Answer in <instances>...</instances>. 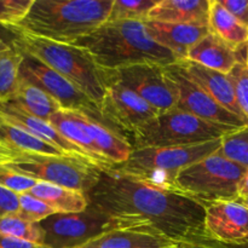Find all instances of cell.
Here are the masks:
<instances>
[{"label":"cell","instance_id":"obj_5","mask_svg":"<svg viewBox=\"0 0 248 248\" xmlns=\"http://www.w3.org/2000/svg\"><path fill=\"white\" fill-rule=\"evenodd\" d=\"M220 143L222 138L191 147L132 149L125 162L113 165L110 170L155 188L176 191V178L179 172L217 152Z\"/></svg>","mask_w":248,"mask_h":248},{"label":"cell","instance_id":"obj_35","mask_svg":"<svg viewBox=\"0 0 248 248\" xmlns=\"http://www.w3.org/2000/svg\"><path fill=\"white\" fill-rule=\"evenodd\" d=\"M22 33L23 31L18 27L0 24V53L17 48L16 44L22 36Z\"/></svg>","mask_w":248,"mask_h":248},{"label":"cell","instance_id":"obj_15","mask_svg":"<svg viewBox=\"0 0 248 248\" xmlns=\"http://www.w3.org/2000/svg\"><path fill=\"white\" fill-rule=\"evenodd\" d=\"M0 115L4 119L9 120L10 123L15 124L18 127L23 128L31 135L40 138L44 142L53 145L67 155H75V156L84 157L91 161L86 153L82 152L79 147L73 144L68 140H65L48 121L43 120L40 118H36L33 114L28 113L23 108L16 104L12 101L0 102ZM92 162V161H91ZM93 164V162H92ZM94 165V164H93Z\"/></svg>","mask_w":248,"mask_h":248},{"label":"cell","instance_id":"obj_37","mask_svg":"<svg viewBox=\"0 0 248 248\" xmlns=\"http://www.w3.org/2000/svg\"><path fill=\"white\" fill-rule=\"evenodd\" d=\"M230 14L248 26V0H218Z\"/></svg>","mask_w":248,"mask_h":248},{"label":"cell","instance_id":"obj_19","mask_svg":"<svg viewBox=\"0 0 248 248\" xmlns=\"http://www.w3.org/2000/svg\"><path fill=\"white\" fill-rule=\"evenodd\" d=\"M173 241L145 228H116L75 248H169Z\"/></svg>","mask_w":248,"mask_h":248},{"label":"cell","instance_id":"obj_14","mask_svg":"<svg viewBox=\"0 0 248 248\" xmlns=\"http://www.w3.org/2000/svg\"><path fill=\"white\" fill-rule=\"evenodd\" d=\"M205 206V225L218 244L248 245V207L240 200L218 201Z\"/></svg>","mask_w":248,"mask_h":248},{"label":"cell","instance_id":"obj_31","mask_svg":"<svg viewBox=\"0 0 248 248\" xmlns=\"http://www.w3.org/2000/svg\"><path fill=\"white\" fill-rule=\"evenodd\" d=\"M19 198V210L17 215L31 223H41L46 218L56 215L57 211L31 194H22Z\"/></svg>","mask_w":248,"mask_h":248},{"label":"cell","instance_id":"obj_12","mask_svg":"<svg viewBox=\"0 0 248 248\" xmlns=\"http://www.w3.org/2000/svg\"><path fill=\"white\" fill-rule=\"evenodd\" d=\"M165 69L176 92L177 102L174 108L218 125L229 126L232 128L248 126L246 121L219 106L212 97L198 86L186 75L178 62L167 65Z\"/></svg>","mask_w":248,"mask_h":248},{"label":"cell","instance_id":"obj_9","mask_svg":"<svg viewBox=\"0 0 248 248\" xmlns=\"http://www.w3.org/2000/svg\"><path fill=\"white\" fill-rule=\"evenodd\" d=\"M39 224L45 232V245L51 248H75L109 230L131 228L90 206L79 213H56Z\"/></svg>","mask_w":248,"mask_h":248},{"label":"cell","instance_id":"obj_21","mask_svg":"<svg viewBox=\"0 0 248 248\" xmlns=\"http://www.w3.org/2000/svg\"><path fill=\"white\" fill-rule=\"evenodd\" d=\"M186 60L193 61L224 74H229L239 62L236 48L230 46L212 31L203 36L189 50Z\"/></svg>","mask_w":248,"mask_h":248},{"label":"cell","instance_id":"obj_1","mask_svg":"<svg viewBox=\"0 0 248 248\" xmlns=\"http://www.w3.org/2000/svg\"><path fill=\"white\" fill-rule=\"evenodd\" d=\"M86 196L90 207L127 227L153 230L174 244L212 241L206 230L205 206L177 191L155 188L109 169L101 171Z\"/></svg>","mask_w":248,"mask_h":248},{"label":"cell","instance_id":"obj_16","mask_svg":"<svg viewBox=\"0 0 248 248\" xmlns=\"http://www.w3.org/2000/svg\"><path fill=\"white\" fill-rule=\"evenodd\" d=\"M178 63L186 73V75L208 96L212 97L219 106L232 111V114L241 118L248 124V120L245 118L239 106L234 84L230 80L229 75L206 68L189 60H181Z\"/></svg>","mask_w":248,"mask_h":248},{"label":"cell","instance_id":"obj_36","mask_svg":"<svg viewBox=\"0 0 248 248\" xmlns=\"http://www.w3.org/2000/svg\"><path fill=\"white\" fill-rule=\"evenodd\" d=\"M19 195L0 186V216L17 215L19 210Z\"/></svg>","mask_w":248,"mask_h":248},{"label":"cell","instance_id":"obj_38","mask_svg":"<svg viewBox=\"0 0 248 248\" xmlns=\"http://www.w3.org/2000/svg\"><path fill=\"white\" fill-rule=\"evenodd\" d=\"M0 248H51L46 245L35 244V242L26 241L17 237L6 236L0 234Z\"/></svg>","mask_w":248,"mask_h":248},{"label":"cell","instance_id":"obj_40","mask_svg":"<svg viewBox=\"0 0 248 248\" xmlns=\"http://www.w3.org/2000/svg\"><path fill=\"white\" fill-rule=\"evenodd\" d=\"M19 154L7 149L6 147L0 144V165L2 164H12L17 159Z\"/></svg>","mask_w":248,"mask_h":248},{"label":"cell","instance_id":"obj_25","mask_svg":"<svg viewBox=\"0 0 248 248\" xmlns=\"http://www.w3.org/2000/svg\"><path fill=\"white\" fill-rule=\"evenodd\" d=\"M208 28L236 50L248 43V26L232 16L218 0L210 1Z\"/></svg>","mask_w":248,"mask_h":248},{"label":"cell","instance_id":"obj_42","mask_svg":"<svg viewBox=\"0 0 248 248\" xmlns=\"http://www.w3.org/2000/svg\"><path fill=\"white\" fill-rule=\"evenodd\" d=\"M248 195V171L245 176V178L242 179L241 184H240V196L239 198H244V196Z\"/></svg>","mask_w":248,"mask_h":248},{"label":"cell","instance_id":"obj_32","mask_svg":"<svg viewBox=\"0 0 248 248\" xmlns=\"http://www.w3.org/2000/svg\"><path fill=\"white\" fill-rule=\"evenodd\" d=\"M36 183H38L36 179L21 173L9 164L0 165V186L1 188L14 191L17 195H22V194L29 193Z\"/></svg>","mask_w":248,"mask_h":248},{"label":"cell","instance_id":"obj_41","mask_svg":"<svg viewBox=\"0 0 248 248\" xmlns=\"http://www.w3.org/2000/svg\"><path fill=\"white\" fill-rule=\"evenodd\" d=\"M236 53L240 62L244 63V64L248 68V43L245 44V45L242 46V47H240L239 50H236Z\"/></svg>","mask_w":248,"mask_h":248},{"label":"cell","instance_id":"obj_22","mask_svg":"<svg viewBox=\"0 0 248 248\" xmlns=\"http://www.w3.org/2000/svg\"><path fill=\"white\" fill-rule=\"evenodd\" d=\"M48 123L65 138L69 142H72L73 144H75L77 147H79L82 152L86 153L87 156L91 159V161L96 165L98 169H101L102 171H106L113 167V164L110 161L106 159V157L102 155V153L99 152V149L97 148V145L94 144V142L92 140V138L90 137L89 133L81 127L79 123L77 120L72 118L67 111L60 110L57 113L53 114L50 119H48Z\"/></svg>","mask_w":248,"mask_h":248},{"label":"cell","instance_id":"obj_17","mask_svg":"<svg viewBox=\"0 0 248 248\" xmlns=\"http://www.w3.org/2000/svg\"><path fill=\"white\" fill-rule=\"evenodd\" d=\"M143 23L147 35L162 47L171 51L179 61L186 60L189 50L211 31L206 26L166 23L149 19Z\"/></svg>","mask_w":248,"mask_h":248},{"label":"cell","instance_id":"obj_4","mask_svg":"<svg viewBox=\"0 0 248 248\" xmlns=\"http://www.w3.org/2000/svg\"><path fill=\"white\" fill-rule=\"evenodd\" d=\"M16 47L22 53L33 56L56 70L84 92L101 110L108 84V69L99 67L89 51L77 45L55 43L24 31Z\"/></svg>","mask_w":248,"mask_h":248},{"label":"cell","instance_id":"obj_27","mask_svg":"<svg viewBox=\"0 0 248 248\" xmlns=\"http://www.w3.org/2000/svg\"><path fill=\"white\" fill-rule=\"evenodd\" d=\"M22 61L23 53L18 48L0 53V102L9 101L16 93Z\"/></svg>","mask_w":248,"mask_h":248},{"label":"cell","instance_id":"obj_18","mask_svg":"<svg viewBox=\"0 0 248 248\" xmlns=\"http://www.w3.org/2000/svg\"><path fill=\"white\" fill-rule=\"evenodd\" d=\"M67 111L74 120H77L81 125V127L92 138L102 155L111 164H123L130 157L132 147L126 137H124L118 131L106 126V124L89 114L81 113V111Z\"/></svg>","mask_w":248,"mask_h":248},{"label":"cell","instance_id":"obj_29","mask_svg":"<svg viewBox=\"0 0 248 248\" xmlns=\"http://www.w3.org/2000/svg\"><path fill=\"white\" fill-rule=\"evenodd\" d=\"M160 0H114L107 22L138 21L148 19L149 12Z\"/></svg>","mask_w":248,"mask_h":248},{"label":"cell","instance_id":"obj_30","mask_svg":"<svg viewBox=\"0 0 248 248\" xmlns=\"http://www.w3.org/2000/svg\"><path fill=\"white\" fill-rule=\"evenodd\" d=\"M217 152L230 161L248 169V126L227 133Z\"/></svg>","mask_w":248,"mask_h":248},{"label":"cell","instance_id":"obj_2","mask_svg":"<svg viewBox=\"0 0 248 248\" xmlns=\"http://www.w3.org/2000/svg\"><path fill=\"white\" fill-rule=\"evenodd\" d=\"M73 45L89 51L99 67L109 70L144 63L167 67L179 62L171 51L152 40L144 23L138 21L106 22Z\"/></svg>","mask_w":248,"mask_h":248},{"label":"cell","instance_id":"obj_8","mask_svg":"<svg viewBox=\"0 0 248 248\" xmlns=\"http://www.w3.org/2000/svg\"><path fill=\"white\" fill-rule=\"evenodd\" d=\"M10 166L38 182H47L87 194L101 176V169L75 155L19 154Z\"/></svg>","mask_w":248,"mask_h":248},{"label":"cell","instance_id":"obj_6","mask_svg":"<svg viewBox=\"0 0 248 248\" xmlns=\"http://www.w3.org/2000/svg\"><path fill=\"white\" fill-rule=\"evenodd\" d=\"M235 130L239 128L210 123L173 108L143 124L127 140L132 149L191 147L220 140Z\"/></svg>","mask_w":248,"mask_h":248},{"label":"cell","instance_id":"obj_24","mask_svg":"<svg viewBox=\"0 0 248 248\" xmlns=\"http://www.w3.org/2000/svg\"><path fill=\"white\" fill-rule=\"evenodd\" d=\"M0 144L17 154L67 155L0 115Z\"/></svg>","mask_w":248,"mask_h":248},{"label":"cell","instance_id":"obj_10","mask_svg":"<svg viewBox=\"0 0 248 248\" xmlns=\"http://www.w3.org/2000/svg\"><path fill=\"white\" fill-rule=\"evenodd\" d=\"M19 79L43 90L62 107V110L81 111L104 123L99 108L84 92L38 58L23 53Z\"/></svg>","mask_w":248,"mask_h":248},{"label":"cell","instance_id":"obj_11","mask_svg":"<svg viewBox=\"0 0 248 248\" xmlns=\"http://www.w3.org/2000/svg\"><path fill=\"white\" fill-rule=\"evenodd\" d=\"M104 123L113 125V128L126 140L138 127L152 120L159 111L148 104L142 97L127 89L114 78L113 70L108 69V84L101 106Z\"/></svg>","mask_w":248,"mask_h":248},{"label":"cell","instance_id":"obj_39","mask_svg":"<svg viewBox=\"0 0 248 248\" xmlns=\"http://www.w3.org/2000/svg\"><path fill=\"white\" fill-rule=\"evenodd\" d=\"M169 248H230L213 241H186L179 242Z\"/></svg>","mask_w":248,"mask_h":248},{"label":"cell","instance_id":"obj_43","mask_svg":"<svg viewBox=\"0 0 248 248\" xmlns=\"http://www.w3.org/2000/svg\"><path fill=\"white\" fill-rule=\"evenodd\" d=\"M237 200H240V201H241V202H244L245 205H246L247 207H248V195L247 196H244V198H239V199H237Z\"/></svg>","mask_w":248,"mask_h":248},{"label":"cell","instance_id":"obj_23","mask_svg":"<svg viewBox=\"0 0 248 248\" xmlns=\"http://www.w3.org/2000/svg\"><path fill=\"white\" fill-rule=\"evenodd\" d=\"M28 194L47 203L57 213H79L89 207L86 194L47 182H38Z\"/></svg>","mask_w":248,"mask_h":248},{"label":"cell","instance_id":"obj_26","mask_svg":"<svg viewBox=\"0 0 248 248\" xmlns=\"http://www.w3.org/2000/svg\"><path fill=\"white\" fill-rule=\"evenodd\" d=\"M9 101L15 102L28 113L46 121H48L53 114L62 110L61 104L50 94L21 79L16 93Z\"/></svg>","mask_w":248,"mask_h":248},{"label":"cell","instance_id":"obj_13","mask_svg":"<svg viewBox=\"0 0 248 248\" xmlns=\"http://www.w3.org/2000/svg\"><path fill=\"white\" fill-rule=\"evenodd\" d=\"M113 74L120 84L136 92L159 113H165L176 107V92L164 65L155 63L136 64L113 70Z\"/></svg>","mask_w":248,"mask_h":248},{"label":"cell","instance_id":"obj_20","mask_svg":"<svg viewBox=\"0 0 248 248\" xmlns=\"http://www.w3.org/2000/svg\"><path fill=\"white\" fill-rule=\"evenodd\" d=\"M211 0H160L149 12V21L208 27Z\"/></svg>","mask_w":248,"mask_h":248},{"label":"cell","instance_id":"obj_34","mask_svg":"<svg viewBox=\"0 0 248 248\" xmlns=\"http://www.w3.org/2000/svg\"><path fill=\"white\" fill-rule=\"evenodd\" d=\"M228 75L234 84L240 108L248 120V68L239 61Z\"/></svg>","mask_w":248,"mask_h":248},{"label":"cell","instance_id":"obj_7","mask_svg":"<svg viewBox=\"0 0 248 248\" xmlns=\"http://www.w3.org/2000/svg\"><path fill=\"white\" fill-rule=\"evenodd\" d=\"M247 171L216 152L182 170L176 178V191L202 205L234 201L239 199L240 184Z\"/></svg>","mask_w":248,"mask_h":248},{"label":"cell","instance_id":"obj_33","mask_svg":"<svg viewBox=\"0 0 248 248\" xmlns=\"http://www.w3.org/2000/svg\"><path fill=\"white\" fill-rule=\"evenodd\" d=\"M34 0H0V24L18 27L23 22Z\"/></svg>","mask_w":248,"mask_h":248},{"label":"cell","instance_id":"obj_28","mask_svg":"<svg viewBox=\"0 0 248 248\" xmlns=\"http://www.w3.org/2000/svg\"><path fill=\"white\" fill-rule=\"evenodd\" d=\"M0 234L45 245V232L39 223H31L18 215L0 216Z\"/></svg>","mask_w":248,"mask_h":248},{"label":"cell","instance_id":"obj_3","mask_svg":"<svg viewBox=\"0 0 248 248\" xmlns=\"http://www.w3.org/2000/svg\"><path fill=\"white\" fill-rule=\"evenodd\" d=\"M114 0H34L19 28L46 40L73 45L104 24Z\"/></svg>","mask_w":248,"mask_h":248}]
</instances>
